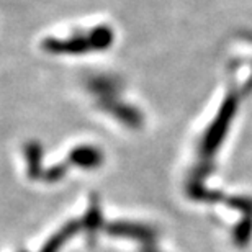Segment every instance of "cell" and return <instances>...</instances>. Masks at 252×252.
<instances>
[{"label":"cell","mask_w":252,"mask_h":252,"mask_svg":"<svg viewBox=\"0 0 252 252\" xmlns=\"http://www.w3.org/2000/svg\"><path fill=\"white\" fill-rule=\"evenodd\" d=\"M234 112H236V100L231 97L224 102L223 108L220 110L218 118L210 126V129L206 131L203 141H201V153L205 156L216 153V149L220 148L221 141H223L226 131H228L231 120L234 117Z\"/></svg>","instance_id":"1"},{"label":"cell","mask_w":252,"mask_h":252,"mask_svg":"<svg viewBox=\"0 0 252 252\" xmlns=\"http://www.w3.org/2000/svg\"><path fill=\"white\" fill-rule=\"evenodd\" d=\"M75 231H77V224H74V223H72V224H67V226H65V228L61 231V233L56 234L51 241H49V243L46 244V248L43 249V252H58V249L61 248V244L64 243L65 239L69 238L70 234L75 233Z\"/></svg>","instance_id":"2"},{"label":"cell","mask_w":252,"mask_h":252,"mask_svg":"<svg viewBox=\"0 0 252 252\" xmlns=\"http://www.w3.org/2000/svg\"><path fill=\"white\" fill-rule=\"evenodd\" d=\"M251 233H252V221H246V223H243L238 229H236V233H234L236 243L239 246H244L246 243H249Z\"/></svg>","instance_id":"3"},{"label":"cell","mask_w":252,"mask_h":252,"mask_svg":"<svg viewBox=\"0 0 252 252\" xmlns=\"http://www.w3.org/2000/svg\"><path fill=\"white\" fill-rule=\"evenodd\" d=\"M146 252H154V251H149V249H148V251H146Z\"/></svg>","instance_id":"4"}]
</instances>
